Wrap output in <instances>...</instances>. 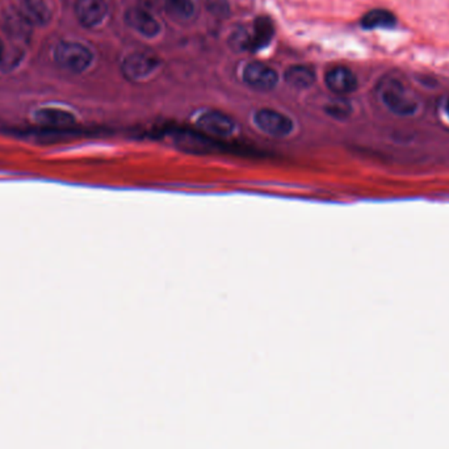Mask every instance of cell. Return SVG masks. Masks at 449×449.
<instances>
[{"label":"cell","instance_id":"ba28073f","mask_svg":"<svg viewBox=\"0 0 449 449\" xmlns=\"http://www.w3.org/2000/svg\"><path fill=\"white\" fill-rule=\"evenodd\" d=\"M326 84L334 94L348 95L357 88V79L350 68L337 66L327 72Z\"/></svg>","mask_w":449,"mask_h":449},{"label":"cell","instance_id":"30bf717a","mask_svg":"<svg viewBox=\"0 0 449 449\" xmlns=\"http://www.w3.org/2000/svg\"><path fill=\"white\" fill-rule=\"evenodd\" d=\"M174 141L177 146L191 152H206L212 149L213 139L205 136L201 132H190V130H179L174 133Z\"/></svg>","mask_w":449,"mask_h":449},{"label":"cell","instance_id":"277c9868","mask_svg":"<svg viewBox=\"0 0 449 449\" xmlns=\"http://www.w3.org/2000/svg\"><path fill=\"white\" fill-rule=\"evenodd\" d=\"M199 129L210 138H228L235 133V123L229 116L221 112H205L197 121Z\"/></svg>","mask_w":449,"mask_h":449},{"label":"cell","instance_id":"5bb4252c","mask_svg":"<svg viewBox=\"0 0 449 449\" xmlns=\"http://www.w3.org/2000/svg\"><path fill=\"white\" fill-rule=\"evenodd\" d=\"M286 81L295 88H308L315 81V74L312 68L297 65L286 70Z\"/></svg>","mask_w":449,"mask_h":449},{"label":"cell","instance_id":"ac0fdd59","mask_svg":"<svg viewBox=\"0 0 449 449\" xmlns=\"http://www.w3.org/2000/svg\"><path fill=\"white\" fill-rule=\"evenodd\" d=\"M327 112L332 116V117H337V119H344L350 114L351 112V107L347 101L344 100H335L332 101L328 107H327Z\"/></svg>","mask_w":449,"mask_h":449},{"label":"cell","instance_id":"e0dca14e","mask_svg":"<svg viewBox=\"0 0 449 449\" xmlns=\"http://www.w3.org/2000/svg\"><path fill=\"white\" fill-rule=\"evenodd\" d=\"M234 50H251V34L246 30H237L230 39Z\"/></svg>","mask_w":449,"mask_h":449},{"label":"cell","instance_id":"7c38bea8","mask_svg":"<svg viewBox=\"0 0 449 449\" xmlns=\"http://www.w3.org/2000/svg\"><path fill=\"white\" fill-rule=\"evenodd\" d=\"M275 27L268 17H258L254 24V34L251 36V50L257 52L266 48L272 40Z\"/></svg>","mask_w":449,"mask_h":449},{"label":"cell","instance_id":"8fae6325","mask_svg":"<svg viewBox=\"0 0 449 449\" xmlns=\"http://www.w3.org/2000/svg\"><path fill=\"white\" fill-rule=\"evenodd\" d=\"M19 14L26 19L29 26H43L52 17L50 7L45 0H23Z\"/></svg>","mask_w":449,"mask_h":449},{"label":"cell","instance_id":"4fadbf2b","mask_svg":"<svg viewBox=\"0 0 449 449\" xmlns=\"http://www.w3.org/2000/svg\"><path fill=\"white\" fill-rule=\"evenodd\" d=\"M397 19L388 10H372L363 16L361 26L364 29H389L395 27Z\"/></svg>","mask_w":449,"mask_h":449},{"label":"cell","instance_id":"3957f363","mask_svg":"<svg viewBox=\"0 0 449 449\" xmlns=\"http://www.w3.org/2000/svg\"><path fill=\"white\" fill-rule=\"evenodd\" d=\"M254 121L260 132L275 138L289 136L295 128L289 117L273 109H260L255 113Z\"/></svg>","mask_w":449,"mask_h":449},{"label":"cell","instance_id":"2e32d148","mask_svg":"<svg viewBox=\"0 0 449 449\" xmlns=\"http://www.w3.org/2000/svg\"><path fill=\"white\" fill-rule=\"evenodd\" d=\"M164 8L167 14L177 21L190 20L194 14L192 0H164Z\"/></svg>","mask_w":449,"mask_h":449},{"label":"cell","instance_id":"6da1fadb","mask_svg":"<svg viewBox=\"0 0 449 449\" xmlns=\"http://www.w3.org/2000/svg\"><path fill=\"white\" fill-rule=\"evenodd\" d=\"M381 99L386 108L398 116H411L418 109L417 101L408 95L405 86L395 79H389L382 84Z\"/></svg>","mask_w":449,"mask_h":449},{"label":"cell","instance_id":"7a4b0ae2","mask_svg":"<svg viewBox=\"0 0 449 449\" xmlns=\"http://www.w3.org/2000/svg\"><path fill=\"white\" fill-rule=\"evenodd\" d=\"M57 63L70 72L79 74L92 62L91 52L78 42H61L55 49Z\"/></svg>","mask_w":449,"mask_h":449},{"label":"cell","instance_id":"ffe728a7","mask_svg":"<svg viewBox=\"0 0 449 449\" xmlns=\"http://www.w3.org/2000/svg\"><path fill=\"white\" fill-rule=\"evenodd\" d=\"M446 110H447V114H448V117H449V99H448V101H447V106H446Z\"/></svg>","mask_w":449,"mask_h":449},{"label":"cell","instance_id":"52a82bcc","mask_svg":"<svg viewBox=\"0 0 449 449\" xmlns=\"http://www.w3.org/2000/svg\"><path fill=\"white\" fill-rule=\"evenodd\" d=\"M107 10L104 0H77L75 4L77 17L87 28L99 26L104 20Z\"/></svg>","mask_w":449,"mask_h":449},{"label":"cell","instance_id":"d6986e66","mask_svg":"<svg viewBox=\"0 0 449 449\" xmlns=\"http://www.w3.org/2000/svg\"><path fill=\"white\" fill-rule=\"evenodd\" d=\"M3 55H4V46H3V43L0 41V62L3 59Z\"/></svg>","mask_w":449,"mask_h":449},{"label":"cell","instance_id":"9c48e42d","mask_svg":"<svg viewBox=\"0 0 449 449\" xmlns=\"http://www.w3.org/2000/svg\"><path fill=\"white\" fill-rule=\"evenodd\" d=\"M125 21L130 28L146 37H155L161 32L157 19L142 8H130L125 14Z\"/></svg>","mask_w":449,"mask_h":449},{"label":"cell","instance_id":"8992f818","mask_svg":"<svg viewBox=\"0 0 449 449\" xmlns=\"http://www.w3.org/2000/svg\"><path fill=\"white\" fill-rule=\"evenodd\" d=\"M245 82L259 91H270L277 84V72L272 68L260 63L251 62L248 63L243 72Z\"/></svg>","mask_w":449,"mask_h":449},{"label":"cell","instance_id":"5b68a950","mask_svg":"<svg viewBox=\"0 0 449 449\" xmlns=\"http://www.w3.org/2000/svg\"><path fill=\"white\" fill-rule=\"evenodd\" d=\"M158 66H159V59L155 55L138 52L125 58L123 72L126 79L136 82L149 77Z\"/></svg>","mask_w":449,"mask_h":449},{"label":"cell","instance_id":"9a60e30c","mask_svg":"<svg viewBox=\"0 0 449 449\" xmlns=\"http://www.w3.org/2000/svg\"><path fill=\"white\" fill-rule=\"evenodd\" d=\"M36 119L40 123L49 126H68L74 123V116L66 110L61 109L48 108L39 110L36 113Z\"/></svg>","mask_w":449,"mask_h":449}]
</instances>
